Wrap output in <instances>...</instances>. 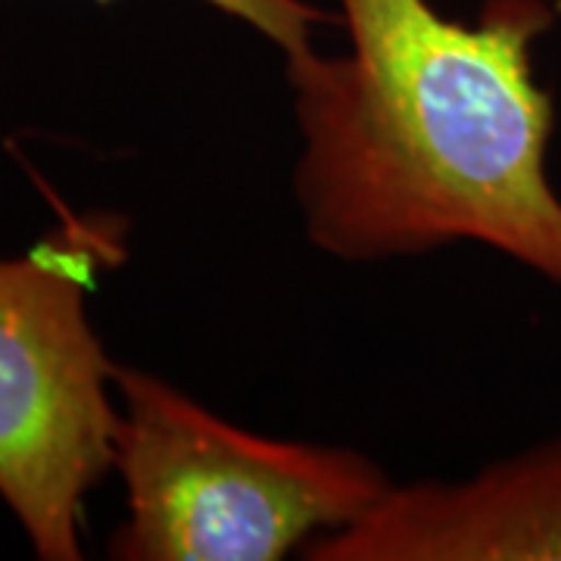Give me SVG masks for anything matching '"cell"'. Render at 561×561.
Segmentation results:
<instances>
[{"label": "cell", "mask_w": 561, "mask_h": 561, "mask_svg": "<svg viewBox=\"0 0 561 561\" xmlns=\"http://www.w3.org/2000/svg\"><path fill=\"white\" fill-rule=\"evenodd\" d=\"M110 3V0H101ZM234 20L253 25L272 41L284 57H297L312 47V28L324 22V13L306 0H203Z\"/></svg>", "instance_id": "obj_5"}, {"label": "cell", "mask_w": 561, "mask_h": 561, "mask_svg": "<svg viewBox=\"0 0 561 561\" xmlns=\"http://www.w3.org/2000/svg\"><path fill=\"white\" fill-rule=\"evenodd\" d=\"M119 561H275L343 530L393 486L343 446L272 440L213 415L172 383L113 368Z\"/></svg>", "instance_id": "obj_2"}, {"label": "cell", "mask_w": 561, "mask_h": 561, "mask_svg": "<svg viewBox=\"0 0 561 561\" xmlns=\"http://www.w3.org/2000/svg\"><path fill=\"white\" fill-rule=\"evenodd\" d=\"M309 561H561V437L468 481L390 486Z\"/></svg>", "instance_id": "obj_4"}, {"label": "cell", "mask_w": 561, "mask_h": 561, "mask_svg": "<svg viewBox=\"0 0 561 561\" xmlns=\"http://www.w3.org/2000/svg\"><path fill=\"white\" fill-rule=\"evenodd\" d=\"M350 50L287 57L306 238L346 262L474 241L561 287L552 98L534 44L542 0H490L478 22L427 0H337Z\"/></svg>", "instance_id": "obj_1"}, {"label": "cell", "mask_w": 561, "mask_h": 561, "mask_svg": "<svg viewBox=\"0 0 561 561\" xmlns=\"http://www.w3.org/2000/svg\"><path fill=\"white\" fill-rule=\"evenodd\" d=\"M116 253L122 221L76 219L0 260V500L44 561L81 559L84 496L113 471L116 365L88 290Z\"/></svg>", "instance_id": "obj_3"}]
</instances>
